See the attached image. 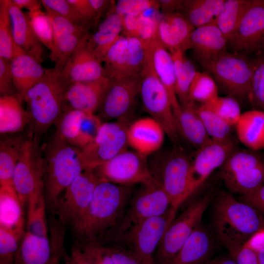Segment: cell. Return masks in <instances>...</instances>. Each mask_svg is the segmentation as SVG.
Returning <instances> with one entry per match:
<instances>
[{"label": "cell", "instance_id": "1", "mask_svg": "<svg viewBox=\"0 0 264 264\" xmlns=\"http://www.w3.org/2000/svg\"><path fill=\"white\" fill-rule=\"evenodd\" d=\"M213 207V229L219 242L225 247L244 244L264 230L262 214L228 192H222L218 195Z\"/></svg>", "mask_w": 264, "mask_h": 264}, {"label": "cell", "instance_id": "2", "mask_svg": "<svg viewBox=\"0 0 264 264\" xmlns=\"http://www.w3.org/2000/svg\"><path fill=\"white\" fill-rule=\"evenodd\" d=\"M132 193L131 186L100 181L76 232L88 242H94L97 237L111 230L121 219Z\"/></svg>", "mask_w": 264, "mask_h": 264}, {"label": "cell", "instance_id": "3", "mask_svg": "<svg viewBox=\"0 0 264 264\" xmlns=\"http://www.w3.org/2000/svg\"><path fill=\"white\" fill-rule=\"evenodd\" d=\"M46 201L55 207L67 188L85 170L81 151L54 135L43 147Z\"/></svg>", "mask_w": 264, "mask_h": 264}, {"label": "cell", "instance_id": "4", "mask_svg": "<svg viewBox=\"0 0 264 264\" xmlns=\"http://www.w3.org/2000/svg\"><path fill=\"white\" fill-rule=\"evenodd\" d=\"M68 85L53 68L45 69L43 78L26 93L31 130L35 137L45 132L67 109L65 92Z\"/></svg>", "mask_w": 264, "mask_h": 264}, {"label": "cell", "instance_id": "5", "mask_svg": "<svg viewBox=\"0 0 264 264\" xmlns=\"http://www.w3.org/2000/svg\"><path fill=\"white\" fill-rule=\"evenodd\" d=\"M256 58L227 50L200 64L214 79L219 90L237 100L249 102L251 80Z\"/></svg>", "mask_w": 264, "mask_h": 264}, {"label": "cell", "instance_id": "6", "mask_svg": "<svg viewBox=\"0 0 264 264\" xmlns=\"http://www.w3.org/2000/svg\"><path fill=\"white\" fill-rule=\"evenodd\" d=\"M140 75L139 95L144 109L162 127L174 146H179V135L170 99L154 70L150 46L145 65Z\"/></svg>", "mask_w": 264, "mask_h": 264}, {"label": "cell", "instance_id": "7", "mask_svg": "<svg viewBox=\"0 0 264 264\" xmlns=\"http://www.w3.org/2000/svg\"><path fill=\"white\" fill-rule=\"evenodd\" d=\"M176 215L170 207L162 216L146 220L113 234L116 246L129 250L145 264H155L156 251Z\"/></svg>", "mask_w": 264, "mask_h": 264}, {"label": "cell", "instance_id": "8", "mask_svg": "<svg viewBox=\"0 0 264 264\" xmlns=\"http://www.w3.org/2000/svg\"><path fill=\"white\" fill-rule=\"evenodd\" d=\"M192 161L179 146L165 155L155 171H151L171 201L173 211L176 213L180 205L193 193L191 179Z\"/></svg>", "mask_w": 264, "mask_h": 264}, {"label": "cell", "instance_id": "9", "mask_svg": "<svg viewBox=\"0 0 264 264\" xmlns=\"http://www.w3.org/2000/svg\"><path fill=\"white\" fill-rule=\"evenodd\" d=\"M12 182L23 206L30 198L44 194L43 147L30 132L25 135Z\"/></svg>", "mask_w": 264, "mask_h": 264}, {"label": "cell", "instance_id": "10", "mask_svg": "<svg viewBox=\"0 0 264 264\" xmlns=\"http://www.w3.org/2000/svg\"><path fill=\"white\" fill-rule=\"evenodd\" d=\"M211 192L188 206L167 229L156 251L155 264H167L201 224L207 207L214 198Z\"/></svg>", "mask_w": 264, "mask_h": 264}, {"label": "cell", "instance_id": "11", "mask_svg": "<svg viewBox=\"0 0 264 264\" xmlns=\"http://www.w3.org/2000/svg\"><path fill=\"white\" fill-rule=\"evenodd\" d=\"M150 44L122 34L102 58L106 77L113 80L139 76L146 62Z\"/></svg>", "mask_w": 264, "mask_h": 264}, {"label": "cell", "instance_id": "12", "mask_svg": "<svg viewBox=\"0 0 264 264\" xmlns=\"http://www.w3.org/2000/svg\"><path fill=\"white\" fill-rule=\"evenodd\" d=\"M170 207L169 198L154 177L149 182L142 184L131 198L121 219L110 230H112L113 235L120 233L132 225L163 215Z\"/></svg>", "mask_w": 264, "mask_h": 264}, {"label": "cell", "instance_id": "13", "mask_svg": "<svg viewBox=\"0 0 264 264\" xmlns=\"http://www.w3.org/2000/svg\"><path fill=\"white\" fill-rule=\"evenodd\" d=\"M128 121L103 122L92 141L81 150L84 169H94L127 150Z\"/></svg>", "mask_w": 264, "mask_h": 264}, {"label": "cell", "instance_id": "14", "mask_svg": "<svg viewBox=\"0 0 264 264\" xmlns=\"http://www.w3.org/2000/svg\"><path fill=\"white\" fill-rule=\"evenodd\" d=\"M100 181L94 169L84 170L65 190L55 206L60 220L76 230L85 217Z\"/></svg>", "mask_w": 264, "mask_h": 264}, {"label": "cell", "instance_id": "15", "mask_svg": "<svg viewBox=\"0 0 264 264\" xmlns=\"http://www.w3.org/2000/svg\"><path fill=\"white\" fill-rule=\"evenodd\" d=\"M146 158L126 150L94 170L100 181L126 186L143 184L154 179Z\"/></svg>", "mask_w": 264, "mask_h": 264}, {"label": "cell", "instance_id": "16", "mask_svg": "<svg viewBox=\"0 0 264 264\" xmlns=\"http://www.w3.org/2000/svg\"><path fill=\"white\" fill-rule=\"evenodd\" d=\"M140 85V75L110 80L97 115L103 122L128 121L139 95Z\"/></svg>", "mask_w": 264, "mask_h": 264}, {"label": "cell", "instance_id": "17", "mask_svg": "<svg viewBox=\"0 0 264 264\" xmlns=\"http://www.w3.org/2000/svg\"><path fill=\"white\" fill-rule=\"evenodd\" d=\"M227 50L249 57L264 53V0H253L238 27L228 39Z\"/></svg>", "mask_w": 264, "mask_h": 264}, {"label": "cell", "instance_id": "18", "mask_svg": "<svg viewBox=\"0 0 264 264\" xmlns=\"http://www.w3.org/2000/svg\"><path fill=\"white\" fill-rule=\"evenodd\" d=\"M53 29L54 47L49 55L54 70L60 75L68 58L89 34L87 27L75 24L51 9L44 8Z\"/></svg>", "mask_w": 264, "mask_h": 264}, {"label": "cell", "instance_id": "19", "mask_svg": "<svg viewBox=\"0 0 264 264\" xmlns=\"http://www.w3.org/2000/svg\"><path fill=\"white\" fill-rule=\"evenodd\" d=\"M88 36L68 58L60 75L67 85L76 82L96 81L107 78L102 63L87 45L86 41Z\"/></svg>", "mask_w": 264, "mask_h": 264}, {"label": "cell", "instance_id": "20", "mask_svg": "<svg viewBox=\"0 0 264 264\" xmlns=\"http://www.w3.org/2000/svg\"><path fill=\"white\" fill-rule=\"evenodd\" d=\"M237 148L233 139L224 142L212 140L197 150L192 161L191 179L195 192L217 168L224 163L230 154Z\"/></svg>", "mask_w": 264, "mask_h": 264}, {"label": "cell", "instance_id": "21", "mask_svg": "<svg viewBox=\"0 0 264 264\" xmlns=\"http://www.w3.org/2000/svg\"><path fill=\"white\" fill-rule=\"evenodd\" d=\"M194 26L180 12L162 15L158 22L156 35L171 53L190 49V38Z\"/></svg>", "mask_w": 264, "mask_h": 264}, {"label": "cell", "instance_id": "22", "mask_svg": "<svg viewBox=\"0 0 264 264\" xmlns=\"http://www.w3.org/2000/svg\"><path fill=\"white\" fill-rule=\"evenodd\" d=\"M110 80L108 78L93 82H76L66 87L65 100L68 109L87 114L97 112Z\"/></svg>", "mask_w": 264, "mask_h": 264}, {"label": "cell", "instance_id": "23", "mask_svg": "<svg viewBox=\"0 0 264 264\" xmlns=\"http://www.w3.org/2000/svg\"><path fill=\"white\" fill-rule=\"evenodd\" d=\"M165 134L163 129L154 119L142 118L129 125L128 143L134 151L147 157L161 148Z\"/></svg>", "mask_w": 264, "mask_h": 264}, {"label": "cell", "instance_id": "24", "mask_svg": "<svg viewBox=\"0 0 264 264\" xmlns=\"http://www.w3.org/2000/svg\"><path fill=\"white\" fill-rule=\"evenodd\" d=\"M214 248L213 235L201 223L167 264H202L212 258Z\"/></svg>", "mask_w": 264, "mask_h": 264}, {"label": "cell", "instance_id": "25", "mask_svg": "<svg viewBox=\"0 0 264 264\" xmlns=\"http://www.w3.org/2000/svg\"><path fill=\"white\" fill-rule=\"evenodd\" d=\"M227 41L216 23H211L195 28L191 36L190 49L201 63L227 50Z\"/></svg>", "mask_w": 264, "mask_h": 264}, {"label": "cell", "instance_id": "26", "mask_svg": "<svg viewBox=\"0 0 264 264\" xmlns=\"http://www.w3.org/2000/svg\"><path fill=\"white\" fill-rule=\"evenodd\" d=\"M42 62L21 49L11 61L13 84L17 93L23 100L27 91L44 76Z\"/></svg>", "mask_w": 264, "mask_h": 264}, {"label": "cell", "instance_id": "27", "mask_svg": "<svg viewBox=\"0 0 264 264\" xmlns=\"http://www.w3.org/2000/svg\"><path fill=\"white\" fill-rule=\"evenodd\" d=\"M154 70L168 93L174 113L181 105L176 92L174 63L171 53L160 42L156 34L150 44Z\"/></svg>", "mask_w": 264, "mask_h": 264}, {"label": "cell", "instance_id": "28", "mask_svg": "<svg viewBox=\"0 0 264 264\" xmlns=\"http://www.w3.org/2000/svg\"><path fill=\"white\" fill-rule=\"evenodd\" d=\"M8 10L16 44L42 62L41 43L35 34L26 14L11 0L8 1Z\"/></svg>", "mask_w": 264, "mask_h": 264}, {"label": "cell", "instance_id": "29", "mask_svg": "<svg viewBox=\"0 0 264 264\" xmlns=\"http://www.w3.org/2000/svg\"><path fill=\"white\" fill-rule=\"evenodd\" d=\"M114 5L98 24L96 31L89 33L86 41L88 47L101 63L106 52L122 34V18L114 11Z\"/></svg>", "mask_w": 264, "mask_h": 264}, {"label": "cell", "instance_id": "30", "mask_svg": "<svg viewBox=\"0 0 264 264\" xmlns=\"http://www.w3.org/2000/svg\"><path fill=\"white\" fill-rule=\"evenodd\" d=\"M23 100L18 94L0 97V134H15L22 132L30 122L28 112L22 107Z\"/></svg>", "mask_w": 264, "mask_h": 264}, {"label": "cell", "instance_id": "31", "mask_svg": "<svg viewBox=\"0 0 264 264\" xmlns=\"http://www.w3.org/2000/svg\"><path fill=\"white\" fill-rule=\"evenodd\" d=\"M16 264H57L48 237H41L26 231L17 254Z\"/></svg>", "mask_w": 264, "mask_h": 264}, {"label": "cell", "instance_id": "32", "mask_svg": "<svg viewBox=\"0 0 264 264\" xmlns=\"http://www.w3.org/2000/svg\"><path fill=\"white\" fill-rule=\"evenodd\" d=\"M236 130L239 141L248 149H264V111L253 109L242 113Z\"/></svg>", "mask_w": 264, "mask_h": 264}, {"label": "cell", "instance_id": "33", "mask_svg": "<svg viewBox=\"0 0 264 264\" xmlns=\"http://www.w3.org/2000/svg\"><path fill=\"white\" fill-rule=\"evenodd\" d=\"M196 106L184 107L174 114L176 129L190 144L198 149L212 140L196 111Z\"/></svg>", "mask_w": 264, "mask_h": 264}, {"label": "cell", "instance_id": "34", "mask_svg": "<svg viewBox=\"0 0 264 264\" xmlns=\"http://www.w3.org/2000/svg\"><path fill=\"white\" fill-rule=\"evenodd\" d=\"M25 136L1 134L0 138V186H13L14 172Z\"/></svg>", "mask_w": 264, "mask_h": 264}, {"label": "cell", "instance_id": "35", "mask_svg": "<svg viewBox=\"0 0 264 264\" xmlns=\"http://www.w3.org/2000/svg\"><path fill=\"white\" fill-rule=\"evenodd\" d=\"M23 207L13 186H0V226L23 232Z\"/></svg>", "mask_w": 264, "mask_h": 264}, {"label": "cell", "instance_id": "36", "mask_svg": "<svg viewBox=\"0 0 264 264\" xmlns=\"http://www.w3.org/2000/svg\"><path fill=\"white\" fill-rule=\"evenodd\" d=\"M225 0H183L180 12L196 28L216 23Z\"/></svg>", "mask_w": 264, "mask_h": 264}, {"label": "cell", "instance_id": "37", "mask_svg": "<svg viewBox=\"0 0 264 264\" xmlns=\"http://www.w3.org/2000/svg\"><path fill=\"white\" fill-rule=\"evenodd\" d=\"M174 63L176 76V92L181 106H195L189 97L190 88L197 72L194 64L181 51L171 53Z\"/></svg>", "mask_w": 264, "mask_h": 264}, {"label": "cell", "instance_id": "38", "mask_svg": "<svg viewBox=\"0 0 264 264\" xmlns=\"http://www.w3.org/2000/svg\"><path fill=\"white\" fill-rule=\"evenodd\" d=\"M253 0H225L216 24L228 39L234 33Z\"/></svg>", "mask_w": 264, "mask_h": 264}, {"label": "cell", "instance_id": "39", "mask_svg": "<svg viewBox=\"0 0 264 264\" xmlns=\"http://www.w3.org/2000/svg\"><path fill=\"white\" fill-rule=\"evenodd\" d=\"M232 193L242 195L253 192L264 185V164L221 178Z\"/></svg>", "mask_w": 264, "mask_h": 264}, {"label": "cell", "instance_id": "40", "mask_svg": "<svg viewBox=\"0 0 264 264\" xmlns=\"http://www.w3.org/2000/svg\"><path fill=\"white\" fill-rule=\"evenodd\" d=\"M121 18L122 35L126 37L137 38L148 44L156 34L159 19L145 14L123 16Z\"/></svg>", "mask_w": 264, "mask_h": 264}, {"label": "cell", "instance_id": "41", "mask_svg": "<svg viewBox=\"0 0 264 264\" xmlns=\"http://www.w3.org/2000/svg\"><path fill=\"white\" fill-rule=\"evenodd\" d=\"M264 164V158L256 151L236 148L220 168V176L222 178Z\"/></svg>", "mask_w": 264, "mask_h": 264}, {"label": "cell", "instance_id": "42", "mask_svg": "<svg viewBox=\"0 0 264 264\" xmlns=\"http://www.w3.org/2000/svg\"><path fill=\"white\" fill-rule=\"evenodd\" d=\"M196 111L211 140L217 142H224L232 139V126L215 113L202 105L196 107Z\"/></svg>", "mask_w": 264, "mask_h": 264}, {"label": "cell", "instance_id": "43", "mask_svg": "<svg viewBox=\"0 0 264 264\" xmlns=\"http://www.w3.org/2000/svg\"><path fill=\"white\" fill-rule=\"evenodd\" d=\"M189 97L194 104L205 105L219 97V88L213 77L206 71H197L191 83Z\"/></svg>", "mask_w": 264, "mask_h": 264}, {"label": "cell", "instance_id": "44", "mask_svg": "<svg viewBox=\"0 0 264 264\" xmlns=\"http://www.w3.org/2000/svg\"><path fill=\"white\" fill-rule=\"evenodd\" d=\"M8 1L0 0V57L11 61L22 49L16 44L13 39Z\"/></svg>", "mask_w": 264, "mask_h": 264}, {"label": "cell", "instance_id": "45", "mask_svg": "<svg viewBox=\"0 0 264 264\" xmlns=\"http://www.w3.org/2000/svg\"><path fill=\"white\" fill-rule=\"evenodd\" d=\"M44 194L33 197L27 202V232L41 237H48L45 219Z\"/></svg>", "mask_w": 264, "mask_h": 264}, {"label": "cell", "instance_id": "46", "mask_svg": "<svg viewBox=\"0 0 264 264\" xmlns=\"http://www.w3.org/2000/svg\"><path fill=\"white\" fill-rule=\"evenodd\" d=\"M85 114L74 109L65 110L54 125L56 127L54 136L74 146Z\"/></svg>", "mask_w": 264, "mask_h": 264}, {"label": "cell", "instance_id": "47", "mask_svg": "<svg viewBox=\"0 0 264 264\" xmlns=\"http://www.w3.org/2000/svg\"><path fill=\"white\" fill-rule=\"evenodd\" d=\"M212 111L231 126H235L242 114L239 102L230 96H219L210 103L201 105Z\"/></svg>", "mask_w": 264, "mask_h": 264}, {"label": "cell", "instance_id": "48", "mask_svg": "<svg viewBox=\"0 0 264 264\" xmlns=\"http://www.w3.org/2000/svg\"><path fill=\"white\" fill-rule=\"evenodd\" d=\"M24 233L0 226V264H16L19 242Z\"/></svg>", "mask_w": 264, "mask_h": 264}, {"label": "cell", "instance_id": "49", "mask_svg": "<svg viewBox=\"0 0 264 264\" xmlns=\"http://www.w3.org/2000/svg\"><path fill=\"white\" fill-rule=\"evenodd\" d=\"M26 15L32 28L40 41L50 51L54 47V36L50 21L42 9L28 12Z\"/></svg>", "mask_w": 264, "mask_h": 264}, {"label": "cell", "instance_id": "50", "mask_svg": "<svg viewBox=\"0 0 264 264\" xmlns=\"http://www.w3.org/2000/svg\"><path fill=\"white\" fill-rule=\"evenodd\" d=\"M249 96V103L254 108L264 111V53L256 57Z\"/></svg>", "mask_w": 264, "mask_h": 264}, {"label": "cell", "instance_id": "51", "mask_svg": "<svg viewBox=\"0 0 264 264\" xmlns=\"http://www.w3.org/2000/svg\"><path fill=\"white\" fill-rule=\"evenodd\" d=\"M103 122L96 114H87L80 124L74 146L80 150L96 137Z\"/></svg>", "mask_w": 264, "mask_h": 264}, {"label": "cell", "instance_id": "52", "mask_svg": "<svg viewBox=\"0 0 264 264\" xmlns=\"http://www.w3.org/2000/svg\"><path fill=\"white\" fill-rule=\"evenodd\" d=\"M151 10H159L158 0H118L114 5V11L121 17L138 16Z\"/></svg>", "mask_w": 264, "mask_h": 264}, {"label": "cell", "instance_id": "53", "mask_svg": "<svg viewBox=\"0 0 264 264\" xmlns=\"http://www.w3.org/2000/svg\"><path fill=\"white\" fill-rule=\"evenodd\" d=\"M41 1L44 8L53 10L75 24L89 29L88 23L68 0H42Z\"/></svg>", "mask_w": 264, "mask_h": 264}, {"label": "cell", "instance_id": "54", "mask_svg": "<svg viewBox=\"0 0 264 264\" xmlns=\"http://www.w3.org/2000/svg\"><path fill=\"white\" fill-rule=\"evenodd\" d=\"M225 248L237 264H261L256 251L246 243Z\"/></svg>", "mask_w": 264, "mask_h": 264}, {"label": "cell", "instance_id": "55", "mask_svg": "<svg viewBox=\"0 0 264 264\" xmlns=\"http://www.w3.org/2000/svg\"><path fill=\"white\" fill-rule=\"evenodd\" d=\"M81 247L91 264H113L103 245L88 242Z\"/></svg>", "mask_w": 264, "mask_h": 264}, {"label": "cell", "instance_id": "56", "mask_svg": "<svg viewBox=\"0 0 264 264\" xmlns=\"http://www.w3.org/2000/svg\"><path fill=\"white\" fill-rule=\"evenodd\" d=\"M103 245L111 259L113 264H145L134 254L126 248L116 245Z\"/></svg>", "mask_w": 264, "mask_h": 264}, {"label": "cell", "instance_id": "57", "mask_svg": "<svg viewBox=\"0 0 264 264\" xmlns=\"http://www.w3.org/2000/svg\"><path fill=\"white\" fill-rule=\"evenodd\" d=\"M11 69V61L0 57V93L1 95L16 94Z\"/></svg>", "mask_w": 264, "mask_h": 264}, {"label": "cell", "instance_id": "58", "mask_svg": "<svg viewBox=\"0 0 264 264\" xmlns=\"http://www.w3.org/2000/svg\"><path fill=\"white\" fill-rule=\"evenodd\" d=\"M68 1L90 26L92 23L95 26L98 25L99 20L89 0H68Z\"/></svg>", "mask_w": 264, "mask_h": 264}, {"label": "cell", "instance_id": "59", "mask_svg": "<svg viewBox=\"0 0 264 264\" xmlns=\"http://www.w3.org/2000/svg\"><path fill=\"white\" fill-rule=\"evenodd\" d=\"M240 200L264 214V185L253 192L242 195Z\"/></svg>", "mask_w": 264, "mask_h": 264}, {"label": "cell", "instance_id": "60", "mask_svg": "<svg viewBox=\"0 0 264 264\" xmlns=\"http://www.w3.org/2000/svg\"><path fill=\"white\" fill-rule=\"evenodd\" d=\"M246 243L257 254L261 264H264V230L253 236Z\"/></svg>", "mask_w": 264, "mask_h": 264}, {"label": "cell", "instance_id": "61", "mask_svg": "<svg viewBox=\"0 0 264 264\" xmlns=\"http://www.w3.org/2000/svg\"><path fill=\"white\" fill-rule=\"evenodd\" d=\"M159 10L162 15L180 12L183 0H158Z\"/></svg>", "mask_w": 264, "mask_h": 264}, {"label": "cell", "instance_id": "62", "mask_svg": "<svg viewBox=\"0 0 264 264\" xmlns=\"http://www.w3.org/2000/svg\"><path fill=\"white\" fill-rule=\"evenodd\" d=\"M67 264H91L81 246H75L71 249Z\"/></svg>", "mask_w": 264, "mask_h": 264}, {"label": "cell", "instance_id": "63", "mask_svg": "<svg viewBox=\"0 0 264 264\" xmlns=\"http://www.w3.org/2000/svg\"><path fill=\"white\" fill-rule=\"evenodd\" d=\"M21 9L25 8L28 12L41 9L43 6L41 0H11Z\"/></svg>", "mask_w": 264, "mask_h": 264}, {"label": "cell", "instance_id": "64", "mask_svg": "<svg viewBox=\"0 0 264 264\" xmlns=\"http://www.w3.org/2000/svg\"><path fill=\"white\" fill-rule=\"evenodd\" d=\"M202 264H237L234 260L229 254L211 258Z\"/></svg>", "mask_w": 264, "mask_h": 264}]
</instances>
